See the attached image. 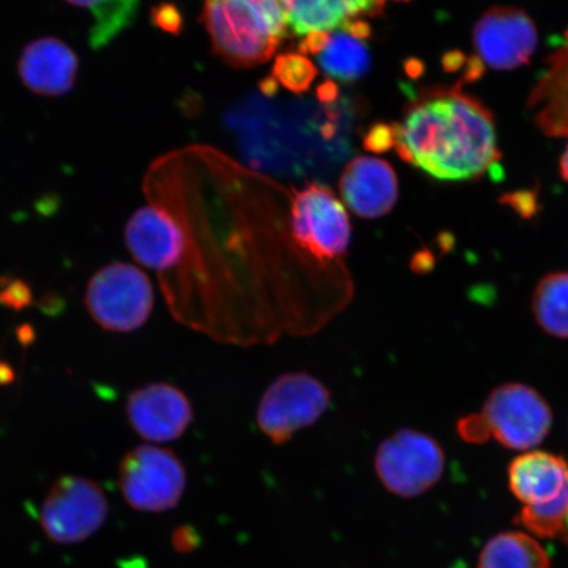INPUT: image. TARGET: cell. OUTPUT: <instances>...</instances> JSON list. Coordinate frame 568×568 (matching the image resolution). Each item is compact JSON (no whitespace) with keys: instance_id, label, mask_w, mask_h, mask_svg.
<instances>
[{"instance_id":"1","label":"cell","mask_w":568,"mask_h":568,"mask_svg":"<svg viewBox=\"0 0 568 568\" xmlns=\"http://www.w3.org/2000/svg\"><path fill=\"white\" fill-rule=\"evenodd\" d=\"M229 124L251 165L276 174L325 175L351 153L352 103L331 82L317 89L315 102L248 98Z\"/></svg>"},{"instance_id":"2","label":"cell","mask_w":568,"mask_h":568,"mask_svg":"<svg viewBox=\"0 0 568 568\" xmlns=\"http://www.w3.org/2000/svg\"><path fill=\"white\" fill-rule=\"evenodd\" d=\"M394 149L439 181H474L500 161L493 112L458 87L433 89L393 124Z\"/></svg>"},{"instance_id":"3","label":"cell","mask_w":568,"mask_h":568,"mask_svg":"<svg viewBox=\"0 0 568 568\" xmlns=\"http://www.w3.org/2000/svg\"><path fill=\"white\" fill-rule=\"evenodd\" d=\"M213 51L236 68L267 62L287 32L281 0H204Z\"/></svg>"},{"instance_id":"4","label":"cell","mask_w":568,"mask_h":568,"mask_svg":"<svg viewBox=\"0 0 568 568\" xmlns=\"http://www.w3.org/2000/svg\"><path fill=\"white\" fill-rule=\"evenodd\" d=\"M84 304L91 317L105 331H138L152 315L151 280L141 268L124 262L106 265L90 280Z\"/></svg>"},{"instance_id":"5","label":"cell","mask_w":568,"mask_h":568,"mask_svg":"<svg viewBox=\"0 0 568 568\" xmlns=\"http://www.w3.org/2000/svg\"><path fill=\"white\" fill-rule=\"evenodd\" d=\"M332 394L308 373H286L275 378L262 395L257 425L274 445L291 442L297 432L316 424L328 410Z\"/></svg>"},{"instance_id":"6","label":"cell","mask_w":568,"mask_h":568,"mask_svg":"<svg viewBox=\"0 0 568 568\" xmlns=\"http://www.w3.org/2000/svg\"><path fill=\"white\" fill-rule=\"evenodd\" d=\"M374 467L388 493L410 499L429 491L442 479L445 453L437 439L426 433L400 429L383 439Z\"/></svg>"},{"instance_id":"7","label":"cell","mask_w":568,"mask_h":568,"mask_svg":"<svg viewBox=\"0 0 568 568\" xmlns=\"http://www.w3.org/2000/svg\"><path fill=\"white\" fill-rule=\"evenodd\" d=\"M290 226L295 244L320 264L336 262L349 251V215L335 193L323 184L312 183L295 194Z\"/></svg>"},{"instance_id":"8","label":"cell","mask_w":568,"mask_h":568,"mask_svg":"<svg viewBox=\"0 0 568 568\" xmlns=\"http://www.w3.org/2000/svg\"><path fill=\"white\" fill-rule=\"evenodd\" d=\"M186 486V470L172 450L140 445L120 462V491L141 513L160 514L175 508Z\"/></svg>"},{"instance_id":"9","label":"cell","mask_w":568,"mask_h":568,"mask_svg":"<svg viewBox=\"0 0 568 568\" xmlns=\"http://www.w3.org/2000/svg\"><path fill=\"white\" fill-rule=\"evenodd\" d=\"M106 515L109 503L95 481L65 475L54 483L42 501L40 523L49 539L71 545L95 535Z\"/></svg>"},{"instance_id":"10","label":"cell","mask_w":568,"mask_h":568,"mask_svg":"<svg viewBox=\"0 0 568 568\" xmlns=\"http://www.w3.org/2000/svg\"><path fill=\"white\" fill-rule=\"evenodd\" d=\"M473 44L475 55L467 67L478 78L486 68L515 70L528 63L538 47V32L527 12L494 7L475 24Z\"/></svg>"},{"instance_id":"11","label":"cell","mask_w":568,"mask_h":568,"mask_svg":"<svg viewBox=\"0 0 568 568\" xmlns=\"http://www.w3.org/2000/svg\"><path fill=\"white\" fill-rule=\"evenodd\" d=\"M497 443L510 450H529L548 437L551 408L544 396L523 383H507L487 397L485 410Z\"/></svg>"},{"instance_id":"12","label":"cell","mask_w":568,"mask_h":568,"mask_svg":"<svg viewBox=\"0 0 568 568\" xmlns=\"http://www.w3.org/2000/svg\"><path fill=\"white\" fill-rule=\"evenodd\" d=\"M126 416L134 432L149 443H173L194 420L189 397L169 383H151L128 397Z\"/></svg>"},{"instance_id":"13","label":"cell","mask_w":568,"mask_h":568,"mask_svg":"<svg viewBox=\"0 0 568 568\" xmlns=\"http://www.w3.org/2000/svg\"><path fill=\"white\" fill-rule=\"evenodd\" d=\"M125 244L139 264L160 273L180 265L189 248L180 220L160 205L133 213L125 226Z\"/></svg>"},{"instance_id":"14","label":"cell","mask_w":568,"mask_h":568,"mask_svg":"<svg viewBox=\"0 0 568 568\" xmlns=\"http://www.w3.org/2000/svg\"><path fill=\"white\" fill-rule=\"evenodd\" d=\"M339 191L355 215L374 220L393 211L399 197V183L388 162L358 158L347 163L341 175Z\"/></svg>"},{"instance_id":"15","label":"cell","mask_w":568,"mask_h":568,"mask_svg":"<svg viewBox=\"0 0 568 568\" xmlns=\"http://www.w3.org/2000/svg\"><path fill=\"white\" fill-rule=\"evenodd\" d=\"M80 59L65 41L41 38L20 54L18 73L27 89L41 97H62L74 88Z\"/></svg>"},{"instance_id":"16","label":"cell","mask_w":568,"mask_h":568,"mask_svg":"<svg viewBox=\"0 0 568 568\" xmlns=\"http://www.w3.org/2000/svg\"><path fill=\"white\" fill-rule=\"evenodd\" d=\"M510 491L525 506L552 503L568 487V464L564 457L546 452L521 454L508 468Z\"/></svg>"},{"instance_id":"17","label":"cell","mask_w":568,"mask_h":568,"mask_svg":"<svg viewBox=\"0 0 568 568\" xmlns=\"http://www.w3.org/2000/svg\"><path fill=\"white\" fill-rule=\"evenodd\" d=\"M287 30L296 36L328 33L347 21L379 17L385 0H281Z\"/></svg>"},{"instance_id":"18","label":"cell","mask_w":568,"mask_h":568,"mask_svg":"<svg viewBox=\"0 0 568 568\" xmlns=\"http://www.w3.org/2000/svg\"><path fill=\"white\" fill-rule=\"evenodd\" d=\"M528 106L546 136L568 138V32L530 92Z\"/></svg>"},{"instance_id":"19","label":"cell","mask_w":568,"mask_h":568,"mask_svg":"<svg viewBox=\"0 0 568 568\" xmlns=\"http://www.w3.org/2000/svg\"><path fill=\"white\" fill-rule=\"evenodd\" d=\"M372 28L362 19H353L338 31L326 34L324 45L315 54L318 67L333 80L357 82L372 67L368 38Z\"/></svg>"},{"instance_id":"20","label":"cell","mask_w":568,"mask_h":568,"mask_svg":"<svg viewBox=\"0 0 568 568\" xmlns=\"http://www.w3.org/2000/svg\"><path fill=\"white\" fill-rule=\"evenodd\" d=\"M479 568H550V557L527 532L506 531L483 548Z\"/></svg>"},{"instance_id":"21","label":"cell","mask_w":568,"mask_h":568,"mask_svg":"<svg viewBox=\"0 0 568 568\" xmlns=\"http://www.w3.org/2000/svg\"><path fill=\"white\" fill-rule=\"evenodd\" d=\"M531 310L548 335L568 339V272L550 273L538 282Z\"/></svg>"},{"instance_id":"22","label":"cell","mask_w":568,"mask_h":568,"mask_svg":"<svg viewBox=\"0 0 568 568\" xmlns=\"http://www.w3.org/2000/svg\"><path fill=\"white\" fill-rule=\"evenodd\" d=\"M91 10L94 26L90 32V44L99 49L133 23L138 16L139 0H101Z\"/></svg>"},{"instance_id":"23","label":"cell","mask_w":568,"mask_h":568,"mask_svg":"<svg viewBox=\"0 0 568 568\" xmlns=\"http://www.w3.org/2000/svg\"><path fill=\"white\" fill-rule=\"evenodd\" d=\"M568 517V487L566 491L549 504L544 506H525L517 523L527 528L532 535L542 538H556L565 536Z\"/></svg>"},{"instance_id":"24","label":"cell","mask_w":568,"mask_h":568,"mask_svg":"<svg viewBox=\"0 0 568 568\" xmlns=\"http://www.w3.org/2000/svg\"><path fill=\"white\" fill-rule=\"evenodd\" d=\"M317 69L307 55L302 53H284L276 57L272 80L276 87L294 92L296 95L304 94L314 84Z\"/></svg>"},{"instance_id":"25","label":"cell","mask_w":568,"mask_h":568,"mask_svg":"<svg viewBox=\"0 0 568 568\" xmlns=\"http://www.w3.org/2000/svg\"><path fill=\"white\" fill-rule=\"evenodd\" d=\"M457 430L460 438L468 444H485L493 436L487 418L483 414L462 417Z\"/></svg>"},{"instance_id":"26","label":"cell","mask_w":568,"mask_h":568,"mask_svg":"<svg viewBox=\"0 0 568 568\" xmlns=\"http://www.w3.org/2000/svg\"><path fill=\"white\" fill-rule=\"evenodd\" d=\"M365 148L373 152H386L394 149L393 124H376L368 131L365 138Z\"/></svg>"},{"instance_id":"27","label":"cell","mask_w":568,"mask_h":568,"mask_svg":"<svg viewBox=\"0 0 568 568\" xmlns=\"http://www.w3.org/2000/svg\"><path fill=\"white\" fill-rule=\"evenodd\" d=\"M152 20L155 26L166 32H178L181 27L180 12L172 4H161L152 12Z\"/></svg>"},{"instance_id":"28","label":"cell","mask_w":568,"mask_h":568,"mask_svg":"<svg viewBox=\"0 0 568 568\" xmlns=\"http://www.w3.org/2000/svg\"><path fill=\"white\" fill-rule=\"evenodd\" d=\"M559 168L560 174H562L564 180L568 182V145L562 155V159H560Z\"/></svg>"},{"instance_id":"29","label":"cell","mask_w":568,"mask_h":568,"mask_svg":"<svg viewBox=\"0 0 568 568\" xmlns=\"http://www.w3.org/2000/svg\"><path fill=\"white\" fill-rule=\"evenodd\" d=\"M67 2L71 6L89 7V9H92V7L101 2V0H67Z\"/></svg>"},{"instance_id":"30","label":"cell","mask_w":568,"mask_h":568,"mask_svg":"<svg viewBox=\"0 0 568 568\" xmlns=\"http://www.w3.org/2000/svg\"><path fill=\"white\" fill-rule=\"evenodd\" d=\"M564 537L567 539V544H568V517H567V521H566V528H565V536Z\"/></svg>"},{"instance_id":"31","label":"cell","mask_w":568,"mask_h":568,"mask_svg":"<svg viewBox=\"0 0 568 568\" xmlns=\"http://www.w3.org/2000/svg\"><path fill=\"white\" fill-rule=\"evenodd\" d=\"M397 2H408V0H397Z\"/></svg>"}]
</instances>
